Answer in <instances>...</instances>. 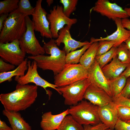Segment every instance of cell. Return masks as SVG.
<instances>
[{
  "label": "cell",
  "instance_id": "cell-28",
  "mask_svg": "<svg viewBox=\"0 0 130 130\" xmlns=\"http://www.w3.org/2000/svg\"><path fill=\"white\" fill-rule=\"evenodd\" d=\"M117 55L118 59L122 63L130 65V52L124 42L117 47Z\"/></svg>",
  "mask_w": 130,
  "mask_h": 130
},
{
  "label": "cell",
  "instance_id": "cell-11",
  "mask_svg": "<svg viewBox=\"0 0 130 130\" xmlns=\"http://www.w3.org/2000/svg\"><path fill=\"white\" fill-rule=\"evenodd\" d=\"M42 0L36 1L32 20L34 31L39 32L42 37L51 39L52 37L47 18L48 14L42 6Z\"/></svg>",
  "mask_w": 130,
  "mask_h": 130
},
{
  "label": "cell",
  "instance_id": "cell-12",
  "mask_svg": "<svg viewBox=\"0 0 130 130\" xmlns=\"http://www.w3.org/2000/svg\"><path fill=\"white\" fill-rule=\"evenodd\" d=\"M92 9L114 21L117 18L121 19L129 17L126 11L121 7L108 0H98Z\"/></svg>",
  "mask_w": 130,
  "mask_h": 130
},
{
  "label": "cell",
  "instance_id": "cell-45",
  "mask_svg": "<svg viewBox=\"0 0 130 130\" xmlns=\"http://www.w3.org/2000/svg\"><path fill=\"white\" fill-rule=\"evenodd\" d=\"M128 123H129L130 124V120L129 121H128V122H126Z\"/></svg>",
  "mask_w": 130,
  "mask_h": 130
},
{
  "label": "cell",
  "instance_id": "cell-32",
  "mask_svg": "<svg viewBox=\"0 0 130 130\" xmlns=\"http://www.w3.org/2000/svg\"><path fill=\"white\" fill-rule=\"evenodd\" d=\"M118 119L127 122L130 120V107L124 106H117Z\"/></svg>",
  "mask_w": 130,
  "mask_h": 130
},
{
  "label": "cell",
  "instance_id": "cell-46",
  "mask_svg": "<svg viewBox=\"0 0 130 130\" xmlns=\"http://www.w3.org/2000/svg\"><path fill=\"white\" fill-rule=\"evenodd\" d=\"M106 130H112L111 129H110L108 128V129H107Z\"/></svg>",
  "mask_w": 130,
  "mask_h": 130
},
{
  "label": "cell",
  "instance_id": "cell-35",
  "mask_svg": "<svg viewBox=\"0 0 130 130\" xmlns=\"http://www.w3.org/2000/svg\"><path fill=\"white\" fill-rule=\"evenodd\" d=\"M83 126L84 130H106L109 128L105 124L102 122L95 125L87 124Z\"/></svg>",
  "mask_w": 130,
  "mask_h": 130
},
{
  "label": "cell",
  "instance_id": "cell-24",
  "mask_svg": "<svg viewBox=\"0 0 130 130\" xmlns=\"http://www.w3.org/2000/svg\"><path fill=\"white\" fill-rule=\"evenodd\" d=\"M91 43L86 45L80 49L70 52L66 55L65 61L66 64H77L79 62L83 55L90 46Z\"/></svg>",
  "mask_w": 130,
  "mask_h": 130
},
{
  "label": "cell",
  "instance_id": "cell-13",
  "mask_svg": "<svg viewBox=\"0 0 130 130\" xmlns=\"http://www.w3.org/2000/svg\"><path fill=\"white\" fill-rule=\"evenodd\" d=\"M88 71L87 78L91 84L103 89L112 97L110 80L104 75L102 69L95 60Z\"/></svg>",
  "mask_w": 130,
  "mask_h": 130
},
{
  "label": "cell",
  "instance_id": "cell-44",
  "mask_svg": "<svg viewBox=\"0 0 130 130\" xmlns=\"http://www.w3.org/2000/svg\"><path fill=\"white\" fill-rule=\"evenodd\" d=\"M46 2L48 6H49L51 4H52L53 2V0H47Z\"/></svg>",
  "mask_w": 130,
  "mask_h": 130
},
{
  "label": "cell",
  "instance_id": "cell-16",
  "mask_svg": "<svg viewBox=\"0 0 130 130\" xmlns=\"http://www.w3.org/2000/svg\"><path fill=\"white\" fill-rule=\"evenodd\" d=\"M98 112L101 122L109 128L114 130L118 119L116 104L113 101L104 106H98Z\"/></svg>",
  "mask_w": 130,
  "mask_h": 130
},
{
  "label": "cell",
  "instance_id": "cell-43",
  "mask_svg": "<svg viewBox=\"0 0 130 130\" xmlns=\"http://www.w3.org/2000/svg\"><path fill=\"white\" fill-rule=\"evenodd\" d=\"M124 9L126 12L129 17L130 18L129 19L130 20V7L129 8L125 7Z\"/></svg>",
  "mask_w": 130,
  "mask_h": 130
},
{
  "label": "cell",
  "instance_id": "cell-6",
  "mask_svg": "<svg viewBox=\"0 0 130 130\" xmlns=\"http://www.w3.org/2000/svg\"><path fill=\"white\" fill-rule=\"evenodd\" d=\"M26 30L19 40L21 49L26 53L35 56L45 53L36 38L32 21L29 16L25 17Z\"/></svg>",
  "mask_w": 130,
  "mask_h": 130
},
{
  "label": "cell",
  "instance_id": "cell-23",
  "mask_svg": "<svg viewBox=\"0 0 130 130\" xmlns=\"http://www.w3.org/2000/svg\"><path fill=\"white\" fill-rule=\"evenodd\" d=\"M56 130H84L82 125L76 121L72 116L68 115L64 118Z\"/></svg>",
  "mask_w": 130,
  "mask_h": 130
},
{
  "label": "cell",
  "instance_id": "cell-19",
  "mask_svg": "<svg viewBox=\"0 0 130 130\" xmlns=\"http://www.w3.org/2000/svg\"><path fill=\"white\" fill-rule=\"evenodd\" d=\"M129 65L122 63L117 55L109 64L102 68V70L105 76L110 80L119 76Z\"/></svg>",
  "mask_w": 130,
  "mask_h": 130
},
{
  "label": "cell",
  "instance_id": "cell-21",
  "mask_svg": "<svg viewBox=\"0 0 130 130\" xmlns=\"http://www.w3.org/2000/svg\"><path fill=\"white\" fill-rule=\"evenodd\" d=\"M98 46V42L91 43L80 59L79 64L88 70L94 62Z\"/></svg>",
  "mask_w": 130,
  "mask_h": 130
},
{
  "label": "cell",
  "instance_id": "cell-20",
  "mask_svg": "<svg viewBox=\"0 0 130 130\" xmlns=\"http://www.w3.org/2000/svg\"><path fill=\"white\" fill-rule=\"evenodd\" d=\"M2 113L8 118L12 130H32L31 126L18 112L10 111L4 109Z\"/></svg>",
  "mask_w": 130,
  "mask_h": 130
},
{
  "label": "cell",
  "instance_id": "cell-30",
  "mask_svg": "<svg viewBox=\"0 0 130 130\" xmlns=\"http://www.w3.org/2000/svg\"><path fill=\"white\" fill-rule=\"evenodd\" d=\"M78 0H60V2L63 6V12L67 17L69 18L71 14L76 9Z\"/></svg>",
  "mask_w": 130,
  "mask_h": 130
},
{
  "label": "cell",
  "instance_id": "cell-33",
  "mask_svg": "<svg viewBox=\"0 0 130 130\" xmlns=\"http://www.w3.org/2000/svg\"><path fill=\"white\" fill-rule=\"evenodd\" d=\"M113 101L117 106H124L130 107V99L120 95L112 98Z\"/></svg>",
  "mask_w": 130,
  "mask_h": 130
},
{
  "label": "cell",
  "instance_id": "cell-17",
  "mask_svg": "<svg viewBox=\"0 0 130 130\" xmlns=\"http://www.w3.org/2000/svg\"><path fill=\"white\" fill-rule=\"evenodd\" d=\"M116 25L117 29L111 34L106 37L99 39L91 38L90 42L91 44L101 40L113 41L115 43L113 47H117L130 37V31L126 29L123 26L121 19L117 18L114 21Z\"/></svg>",
  "mask_w": 130,
  "mask_h": 130
},
{
  "label": "cell",
  "instance_id": "cell-37",
  "mask_svg": "<svg viewBox=\"0 0 130 130\" xmlns=\"http://www.w3.org/2000/svg\"><path fill=\"white\" fill-rule=\"evenodd\" d=\"M119 95L128 98L130 97V77L127 78L125 86Z\"/></svg>",
  "mask_w": 130,
  "mask_h": 130
},
{
  "label": "cell",
  "instance_id": "cell-1",
  "mask_svg": "<svg viewBox=\"0 0 130 130\" xmlns=\"http://www.w3.org/2000/svg\"><path fill=\"white\" fill-rule=\"evenodd\" d=\"M36 85L16 84L15 90L0 95V101L5 109L18 112L30 107L35 101L38 95Z\"/></svg>",
  "mask_w": 130,
  "mask_h": 130
},
{
  "label": "cell",
  "instance_id": "cell-9",
  "mask_svg": "<svg viewBox=\"0 0 130 130\" xmlns=\"http://www.w3.org/2000/svg\"><path fill=\"white\" fill-rule=\"evenodd\" d=\"M50 13L47 14V19L50 24V29L52 38H57L58 32L65 25L71 27L77 21L76 18H70L66 17L63 12L62 6H54Z\"/></svg>",
  "mask_w": 130,
  "mask_h": 130
},
{
  "label": "cell",
  "instance_id": "cell-10",
  "mask_svg": "<svg viewBox=\"0 0 130 130\" xmlns=\"http://www.w3.org/2000/svg\"><path fill=\"white\" fill-rule=\"evenodd\" d=\"M26 54L20 47L19 40L0 43V56L6 62L18 66L25 59Z\"/></svg>",
  "mask_w": 130,
  "mask_h": 130
},
{
  "label": "cell",
  "instance_id": "cell-31",
  "mask_svg": "<svg viewBox=\"0 0 130 130\" xmlns=\"http://www.w3.org/2000/svg\"><path fill=\"white\" fill-rule=\"evenodd\" d=\"M96 56L102 55L109 51L115 45V42L113 41L101 40L99 41Z\"/></svg>",
  "mask_w": 130,
  "mask_h": 130
},
{
  "label": "cell",
  "instance_id": "cell-3",
  "mask_svg": "<svg viewBox=\"0 0 130 130\" xmlns=\"http://www.w3.org/2000/svg\"><path fill=\"white\" fill-rule=\"evenodd\" d=\"M26 30L25 16L17 9L9 13L0 32V43L19 40Z\"/></svg>",
  "mask_w": 130,
  "mask_h": 130
},
{
  "label": "cell",
  "instance_id": "cell-15",
  "mask_svg": "<svg viewBox=\"0 0 130 130\" xmlns=\"http://www.w3.org/2000/svg\"><path fill=\"white\" fill-rule=\"evenodd\" d=\"M84 99L100 107L112 102V98L103 89L90 84L87 88Z\"/></svg>",
  "mask_w": 130,
  "mask_h": 130
},
{
  "label": "cell",
  "instance_id": "cell-4",
  "mask_svg": "<svg viewBox=\"0 0 130 130\" xmlns=\"http://www.w3.org/2000/svg\"><path fill=\"white\" fill-rule=\"evenodd\" d=\"M98 106L90 102L83 100L75 105L68 109L69 115L82 125H95L102 122L98 112Z\"/></svg>",
  "mask_w": 130,
  "mask_h": 130
},
{
  "label": "cell",
  "instance_id": "cell-14",
  "mask_svg": "<svg viewBox=\"0 0 130 130\" xmlns=\"http://www.w3.org/2000/svg\"><path fill=\"white\" fill-rule=\"evenodd\" d=\"M71 27L65 26L59 30L58 36L55 41L57 46H59L61 43H63L64 47L63 50L66 55L70 52L75 51L77 49L83 47L85 45L90 43L86 41L81 42L76 41L71 37L70 30Z\"/></svg>",
  "mask_w": 130,
  "mask_h": 130
},
{
  "label": "cell",
  "instance_id": "cell-5",
  "mask_svg": "<svg viewBox=\"0 0 130 130\" xmlns=\"http://www.w3.org/2000/svg\"><path fill=\"white\" fill-rule=\"evenodd\" d=\"M88 70L78 64H65L63 70L54 76V84L58 87L67 85L87 78Z\"/></svg>",
  "mask_w": 130,
  "mask_h": 130
},
{
  "label": "cell",
  "instance_id": "cell-39",
  "mask_svg": "<svg viewBox=\"0 0 130 130\" xmlns=\"http://www.w3.org/2000/svg\"><path fill=\"white\" fill-rule=\"evenodd\" d=\"M9 14L4 13L0 15V32L3 28L4 23L8 17Z\"/></svg>",
  "mask_w": 130,
  "mask_h": 130
},
{
  "label": "cell",
  "instance_id": "cell-42",
  "mask_svg": "<svg viewBox=\"0 0 130 130\" xmlns=\"http://www.w3.org/2000/svg\"><path fill=\"white\" fill-rule=\"evenodd\" d=\"M124 43L128 50L130 52V37L127 39Z\"/></svg>",
  "mask_w": 130,
  "mask_h": 130
},
{
  "label": "cell",
  "instance_id": "cell-38",
  "mask_svg": "<svg viewBox=\"0 0 130 130\" xmlns=\"http://www.w3.org/2000/svg\"><path fill=\"white\" fill-rule=\"evenodd\" d=\"M122 24L124 27L130 31V20L128 18L121 19Z\"/></svg>",
  "mask_w": 130,
  "mask_h": 130
},
{
  "label": "cell",
  "instance_id": "cell-18",
  "mask_svg": "<svg viewBox=\"0 0 130 130\" xmlns=\"http://www.w3.org/2000/svg\"><path fill=\"white\" fill-rule=\"evenodd\" d=\"M69 115L68 109L57 114L53 115L51 111L43 114L40 123L43 130H56L59 127L63 119Z\"/></svg>",
  "mask_w": 130,
  "mask_h": 130
},
{
  "label": "cell",
  "instance_id": "cell-41",
  "mask_svg": "<svg viewBox=\"0 0 130 130\" xmlns=\"http://www.w3.org/2000/svg\"><path fill=\"white\" fill-rule=\"evenodd\" d=\"M120 76H124L127 78L130 77V65L126 68Z\"/></svg>",
  "mask_w": 130,
  "mask_h": 130
},
{
  "label": "cell",
  "instance_id": "cell-34",
  "mask_svg": "<svg viewBox=\"0 0 130 130\" xmlns=\"http://www.w3.org/2000/svg\"><path fill=\"white\" fill-rule=\"evenodd\" d=\"M15 66L8 63L0 58V73L6 72L15 69Z\"/></svg>",
  "mask_w": 130,
  "mask_h": 130
},
{
  "label": "cell",
  "instance_id": "cell-8",
  "mask_svg": "<svg viewBox=\"0 0 130 130\" xmlns=\"http://www.w3.org/2000/svg\"><path fill=\"white\" fill-rule=\"evenodd\" d=\"M28 69L26 73L23 76H15L14 80L18 84H27L30 83L34 84L37 86L43 88L45 90L47 94L50 97V94L46 89L50 87L56 90L59 94L57 89L58 87L54 84H51L42 78L37 71L38 66L36 61L33 60L31 63L30 60L27 61Z\"/></svg>",
  "mask_w": 130,
  "mask_h": 130
},
{
  "label": "cell",
  "instance_id": "cell-22",
  "mask_svg": "<svg viewBox=\"0 0 130 130\" xmlns=\"http://www.w3.org/2000/svg\"><path fill=\"white\" fill-rule=\"evenodd\" d=\"M27 61V59L26 58L16 69L7 72L0 73V83L6 81H10L14 76L24 75L26 71L28 69Z\"/></svg>",
  "mask_w": 130,
  "mask_h": 130
},
{
  "label": "cell",
  "instance_id": "cell-25",
  "mask_svg": "<svg viewBox=\"0 0 130 130\" xmlns=\"http://www.w3.org/2000/svg\"><path fill=\"white\" fill-rule=\"evenodd\" d=\"M127 78L124 76L110 79L111 88L112 98L120 94L125 85Z\"/></svg>",
  "mask_w": 130,
  "mask_h": 130
},
{
  "label": "cell",
  "instance_id": "cell-27",
  "mask_svg": "<svg viewBox=\"0 0 130 130\" xmlns=\"http://www.w3.org/2000/svg\"><path fill=\"white\" fill-rule=\"evenodd\" d=\"M19 0H5L0 1V14L10 13L17 9Z\"/></svg>",
  "mask_w": 130,
  "mask_h": 130
},
{
  "label": "cell",
  "instance_id": "cell-7",
  "mask_svg": "<svg viewBox=\"0 0 130 130\" xmlns=\"http://www.w3.org/2000/svg\"><path fill=\"white\" fill-rule=\"evenodd\" d=\"M90 84L86 78L57 89L59 94H62L64 99L65 104L75 105L83 100L86 90Z\"/></svg>",
  "mask_w": 130,
  "mask_h": 130
},
{
  "label": "cell",
  "instance_id": "cell-40",
  "mask_svg": "<svg viewBox=\"0 0 130 130\" xmlns=\"http://www.w3.org/2000/svg\"><path fill=\"white\" fill-rule=\"evenodd\" d=\"M0 130H12L11 127L8 126L4 121L0 119Z\"/></svg>",
  "mask_w": 130,
  "mask_h": 130
},
{
  "label": "cell",
  "instance_id": "cell-29",
  "mask_svg": "<svg viewBox=\"0 0 130 130\" xmlns=\"http://www.w3.org/2000/svg\"><path fill=\"white\" fill-rule=\"evenodd\" d=\"M18 6V10L25 17L32 15L35 9V7L32 6L28 0H19Z\"/></svg>",
  "mask_w": 130,
  "mask_h": 130
},
{
  "label": "cell",
  "instance_id": "cell-2",
  "mask_svg": "<svg viewBox=\"0 0 130 130\" xmlns=\"http://www.w3.org/2000/svg\"><path fill=\"white\" fill-rule=\"evenodd\" d=\"M55 40L52 39L47 42H44L43 47L45 53L50 55L29 56L27 58L36 61L38 67L45 70L52 71L54 75L60 72L65 65L66 53L58 47Z\"/></svg>",
  "mask_w": 130,
  "mask_h": 130
},
{
  "label": "cell",
  "instance_id": "cell-47",
  "mask_svg": "<svg viewBox=\"0 0 130 130\" xmlns=\"http://www.w3.org/2000/svg\"><path fill=\"white\" fill-rule=\"evenodd\" d=\"M129 98L130 99V98Z\"/></svg>",
  "mask_w": 130,
  "mask_h": 130
},
{
  "label": "cell",
  "instance_id": "cell-36",
  "mask_svg": "<svg viewBox=\"0 0 130 130\" xmlns=\"http://www.w3.org/2000/svg\"><path fill=\"white\" fill-rule=\"evenodd\" d=\"M114 130H130V124L118 119L115 126Z\"/></svg>",
  "mask_w": 130,
  "mask_h": 130
},
{
  "label": "cell",
  "instance_id": "cell-26",
  "mask_svg": "<svg viewBox=\"0 0 130 130\" xmlns=\"http://www.w3.org/2000/svg\"><path fill=\"white\" fill-rule=\"evenodd\" d=\"M117 47H113L106 53L102 55L96 56L95 60L101 69L111 61L117 55Z\"/></svg>",
  "mask_w": 130,
  "mask_h": 130
}]
</instances>
